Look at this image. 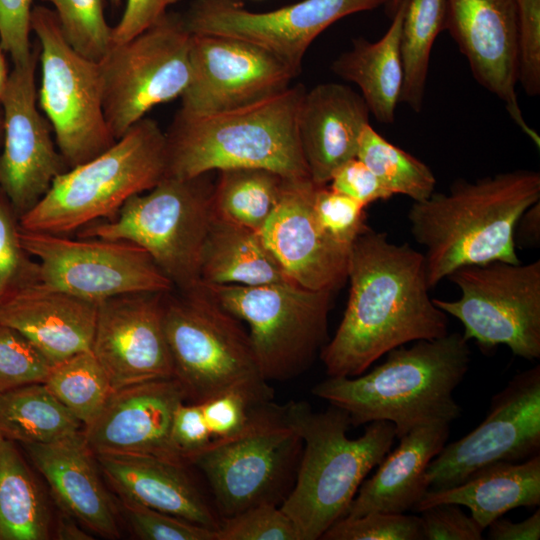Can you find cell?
<instances>
[{"label":"cell","instance_id":"obj_1","mask_svg":"<svg viewBox=\"0 0 540 540\" xmlns=\"http://www.w3.org/2000/svg\"><path fill=\"white\" fill-rule=\"evenodd\" d=\"M349 298L320 352L328 377H356L390 350L448 333V316L428 291L424 255L367 227L353 242Z\"/></svg>","mask_w":540,"mask_h":540},{"label":"cell","instance_id":"obj_2","mask_svg":"<svg viewBox=\"0 0 540 540\" xmlns=\"http://www.w3.org/2000/svg\"><path fill=\"white\" fill-rule=\"evenodd\" d=\"M540 201V173L518 169L455 180L408 211L411 234L426 248L430 289L454 270L491 261L520 263L514 240L521 215Z\"/></svg>","mask_w":540,"mask_h":540},{"label":"cell","instance_id":"obj_3","mask_svg":"<svg viewBox=\"0 0 540 540\" xmlns=\"http://www.w3.org/2000/svg\"><path fill=\"white\" fill-rule=\"evenodd\" d=\"M471 361L468 341L459 332L410 347L401 345L386 360L356 377H328L312 394L344 410L351 426L389 421L396 438L423 426L449 423L460 417L453 393Z\"/></svg>","mask_w":540,"mask_h":540},{"label":"cell","instance_id":"obj_4","mask_svg":"<svg viewBox=\"0 0 540 540\" xmlns=\"http://www.w3.org/2000/svg\"><path fill=\"white\" fill-rule=\"evenodd\" d=\"M305 91L297 84L209 115L178 111L165 133L166 176L186 179L224 169L263 168L285 178H310L297 128Z\"/></svg>","mask_w":540,"mask_h":540},{"label":"cell","instance_id":"obj_5","mask_svg":"<svg viewBox=\"0 0 540 540\" xmlns=\"http://www.w3.org/2000/svg\"><path fill=\"white\" fill-rule=\"evenodd\" d=\"M287 422L303 442L294 484L280 505L300 540L321 539L348 512L359 487L391 450L396 438L389 421L368 423L362 436L347 437L348 414L333 405L314 412L306 402L285 405Z\"/></svg>","mask_w":540,"mask_h":540},{"label":"cell","instance_id":"obj_6","mask_svg":"<svg viewBox=\"0 0 540 540\" xmlns=\"http://www.w3.org/2000/svg\"><path fill=\"white\" fill-rule=\"evenodd\" d=\"M200 285L163 297V326L173 377L186 400L200 403L237 392L254 405L271 402L273 389L259 368L249 334Z\"/></svg>","mask_w":540,"mask_h":540},{"label":"cell","instance_id":"obj_7","mask_svg":"<svg viewBox=\"0 0 540 540\" xmlns=\"http://www.w3.org/2000/svg\"><path fill=\"white\" fill-rule=\"evenodd\" d=\"M166 174L165 133L144 117L110 148L58 175L19 217V227L56 235L77 232L112 219L129 198L152 189Z\"/></svg>","mask_w":540,"mask_h":540},{"label":"cell","instance_id":"obj_8","mask_svg":"<svg viewBox=\"0 0 540 540\" xmlns=\"http://www.w3.org/2000/svg\"><path fill=\"white\" fill-rule=\"evenodd\" d=\"M209 174L166 176L148 193L129 198L112 219L77 231V237L130 241L148 252L176 290H192L200 285L201 252L213 215Z\"/></svg>","mask_w":540,"mask_h":540},{"label":"cell","instance_id":"obj_9","mask_svg":"<svg viewBox=\"0 0 540 540\" xmlns=\"http://www.w3.org/2000/svg\"><path fill=\"white\" fill-rule=\"evenodd\" d=\"M302 449L285 405L271 401L254 409L242 433L212 441L188 465L203 473L222 519L262 503L280 506L294 484Z\"/></svg>","mask_w":540,"mask_h":540},{"label":"cell","instance_id":"obj_10","mask_svg":"<svg viewBox=\"0 0 540 540\" xmlns=\"http://www.w3.org/2000/svg\"><path fill=\"white\" fill-rule=\"evenodd\" d=\"M202 285L227 312L249 325L252 347L267 381L300 375L329 341L328 315L335 292L295 282Z\"/></svg>","mask_w":540,"mask_h":540},{"label":"cell","instance_id":"obj_11","mask_svg":"<svg viewBox=\"0 0 540 540\" xmlns=\"http://www.w3.org/2000/svg\"><path fill=\"white\" fill-rule=\"evenodd\" d=\"M31 29L39 39V103L55 133L65 163L73 168L98 156L117 140L103 110L98 62L66 41L54 10L32 8Z\"/></svg>","mask_w":540,"mask_h":540},{"label":"cell","instance_id":"obj_12","mask_svg":"<svg viewBox=\"0 0 540 540\" xmlns=\"http://www.w3.org/2000/svg\"><path fill=\"white\" fill-rule=\"evenodd\" d=\"M192 33L183 15L166 13L98 62L103 110L116 140L158 104L181 97L191 73Z\"/></svg>","mask_w":540,"mask_h":540},{"label":"cell","instance_id":"obj_13","mask_svg":"<svg viewBox=\"0 0 540 540\" xmlns=\"http://www.w3.org/2000/svg\"><path fill=\"white\" fill-rule=\"evenodd\" d=\"M447 278L461 297L432 300L462 323L467 341L485 350L505 345L529 361L540 358V260L462 266Z\"/></svg>","mask_w":540,"mask_h":540},{"label":"cell","instance_id":"obj_14","mask_svg":"<svg viewBox=\"0 0 540 540\" xmlns=\"http://www.w3.org/2000/svg\"><path fill=\"white\" fill-rule=\"evenodd\" d=\"M36 258L38 282L91 303L130 293H167L174 286L148 252L126 240L69 238L19 227Z\"/></svg>","mask_w":540,"mask_h":540},{"label":"cell","instance_id":"obj_15","mask_svg":"<svg viewBox=\"0 0 540 540\" xmlns=\"http://www.w3.org/2000/svg\"><path fill=\"white\" fill-rule=\"evenodd\" d=\"M540 451V366L520 372L494 394L484 420L445 444L425 474L427 490L460 484L497 462L524 461Z\"/></svg>","mask_w":540,"mask_h":540},{"label":"cell","instance_id":"obj_16","mask_svg":"<svg viewBox=\"0 0 540 540\" xmlns=\"http://www.w3.org/2000/svg\"><path fill=\"white\" fill-rule=\"evenodd\" d=\"M391 0H302L267 12L244 9L235 0H194L184 17L192 34L233 37L258 45L298 75L312 42L341 18Z\"/></svg>","mask_w":540,"mask_h":540},{"label":"cell","instance_id":"obj_17","mask_svg":"<svg viewBox=\"0 0 540 540\" xmlns=\"http://www.w3.org/2000/svg\"><path fill=\"white\" fill-rule=\"evenodd\" d=\"M190 65L179 111L192 116L255 103L284 91L297 76L264 48L215 34H192Z\"/></svg>","mask_w":540,"mask_h":540},{"label":"cell","instance_id":"obj_18","mask_svg":"<svg viewBox=\"0 0 540 540\" xmlns=\"http://www.w3.org/2000/svg\"><path fill=\"white\" fill-rule=\"evenodd\" d=\"M39 50V46L34 47L26 63L14 65L1 101L0 189L18 218L45 195L58 175L68 170L36 105Z\"/></svg>","mask_w":540,"mask_h":540},{"label":"cell","instance_id":"obj_19","mask_svg":"<svg viewBox=\"0 0 540 540\" xmlns=\"http://www.w3.org/2000/svg\"><path fill=\"white\" fill-rule=\"evenodd\" d=\"M165 293H130L97 305L91 352L114 392L134 384L173 377L163 326Z\"/></svg>","mask_w":540,"mask_h":540},{"label":"cell","instance_id":"obj_20","mask_svg":"<svg viewBox=\"0 0 540 540\" xmlns=\"http://www.w3.org/2000/svg\"><path fill=\"white\" fill-rule=\"evenodd\" d=\"M517 0H446L444 30L466 58L473 78L497 97L510 118L537 147L516 93Z\"/></svg>","mask_w":540,"mask_h":540},{"label":"cell","instance_id":"obj_21","mask_svg":"<svg viewBox=\"0 0 540 540\" xmlns=\"http://www.w3.org/2000/svg\"><path fill=\"white\" fill-rule=\"evenodd\" d=\"M317 186L309 177L285 178L260 234L293 282L336 292L347 281L351 247L333 241L321 229L313 210Z\"/></svg>","mask_w":540,"mask_h":540},{"label":"cell","instance_id":"obj_22","mask_svg":"<svg viewBox=\"0 0 540 540\" xmlns=\"http://www.w3.org/2000/svg\"><path fill=\"white\" fill-rule=\"evenodd\" d=\"M185 401L174 377L127 386L113 392L82 434L94 455L144 454L183 463L171 446L170 431L175 410Z\"/></svg>","mask_w":540,"mask_h":540},{"label":"cell","instance_id":"obj_23","mask_svg":"<svg viewBox=\"0 0 540 540\" xmlns=\"http://www.w3.org/2000/svg\"><path fill=\"white\" fill-rule=\"evenodd\" d=\"M97 304L34 282L0 301V323L26 337L53 365L90 351Z\"/></svg>","mask_w":540,"mask_h":540},{"label":"cell","instance_id":"obj_24","mask_svg":"<svg viewBox=\"0 0 540 540\" xmlns=\"http://www.w3.org/2000/svg\"><path fill=\"white\" fill-rule=\"evenodd\" d=\"M369 117L363 97L347 85L329 82L305 91L297 128L309 176L316 185H328L343 164L356 158Z\"/></svg>","mask_w":540,"mask_h":540},{"label":"cell","instance_id":"obj_25","mask_svg":"<svg viewBox=\"0 0 540 540\" xmlns=\"http://www.w3.org/2000/svg\"><path fill=\"white\" fill-rule=\"evenodd\" d=\"M21 445L64 513L103 537H119L115 504L81 431L51 443Z\"/></svg>","mask_w":540,"mask_h":540},{"label":"cell","instance_id":"obj_26","mask_svg":"<svg viewBox=\"0 0 540 540\" xmlns=\"http://www.w3.org/2000/svg\"><path fill=\"white\" fill-rule=\"evenodd\" d=\"M119 498L216 531L220 516L194 480L188 465L144 454L95 455Z\"/></svg>","mask_w":540,"mask_h":540},{"label":"cell","instance_id":"obj_27","mask_svg":"<svg viewBox=\"0 0 540 540\" xmlns=\"http://www.w3.org/2000/svg\"><path fill=\"white\" fill-rule=\"evenodd\" d=\"M449 423L420 427L399 438V445L362 482L345 517L373 511L406 513L427 491L425 471L442 450L450 434Z\"/></svg>","mask_w":540,"mask_h":540},{"label":"cell","instance_id":"obj_28","mask_svg":"<svg viewBox=\"0 0 540 540\" xmlns=\"http://www.w3.org/2000/svg\"><path fill=\"white\" fill-rule=\"evenodd\" d=\"M438 504L467 507L483 530L512 509L539 506L540 454L520 462L493 463L458 485L427 490L413 511L421 512Z\"/></svg>","mask_w":540,"mask_h":540},{"label":"cell","instance_id":"obj_29","mask_svg":"<svg viewBox=\"0 0 540 540\" xmlns=\"http://www.w3.org/2000/svg\"><path fill=\"white\" fill-rule=\"evenodd\" d=\"M406 0H401L386 33L377 41L364 38L353 41L341 53L331 70L340 78L356 84L370 114L380 123L393 124L403 86L400 34Z\"/></svg>","mask_w":540,"mask_h":540},{"label":"cell","instance_id":"obj_30","mask_svg":"<svg viewBox=\"0 0 540 540\" xmlns=\"http://www.w3.org/2000/svg\"><path fill=\"white\" fill-rule=\"evenodd\" d=\"M285 282L293 281L260 232L213 213L201 252V284L259 286Z\"/></svg>","mask_w":540,"mask_h":540},{"label":"cell","instance_id":"obj_31","mask_svg":"<svg viewBox=\"0 0 540 540\" xmlns=\"http://www.w3.org/2000/svg\"><path fill=\"white\" fill-rule=\"evenodd\" d=\"M50 513L13 441L0 435V540H46Z\"/></svg>","mask_w":540,"mask_h":540},{"label":"cell","instance_id":"obj_32","mask_svg":"<svg viewBox=\"0 0 540 540\" xmlns=\"http://www.w3.org/2000/svg\"><path fill=\"white\" fill-rule=\"evenodd\" d=\"M81 426L44 382L0 392V435L13 442L51 443Z\"/></svg>","mask_w":540,"mask_h":540},{"label":"cell","instance_id":"obj_33","mask_svg":"<svg viewBox=\"0 0 540 540\" xmlns=\"http://www.w3.org/2000/svg\"><path fill=\"white\" fill-rule=\"evenodd\" d=\"M212 193L213 213L260 232L281 195L285 177L263 168L218 171Z\"/></svg>","mask_w":540,"mask_h":540},{"label":"cell","instance_id":"obj_34","mask_svg":"<svg viewBox=\"0 0 540 540\" xmlns=\"http://www.w3.org/2000/svg\"><path fill=\"white\" fill-rule=\"evenodd\" d=\"M446 0H406L400 34L403 86L400 103L423 108L431 51L444 30Z\"/></svg>","mask_w":540,"mask_h":540},{"label":"cell","instance_id":"obj_35","mask_svg":"<svg viewBox=\"0 0 540 540\" xmlns=\"http://www.w3.org/2000/svg\"><path fill=\"white\" fill-rule=\"evenodd\" d=\"M356 158L362 161L393 195L402 194L414 202L435 192L436 178L421 160L382 137L370 124L363 127Z\"/></svg>","mask_w":540,"mask_h":540},{"label":"cell","instance_id":"obj_36","mask_svg":"<svg viewBox=\"0 0 540 540\" xmlns=\"http://www.w3.org/2000/svg\"><path fill=\"white\" fill-rule=\"evenodd\" d=\"M44 383L84 427L98 417L114 392L91 350L53 364Z\"/></svg>","mask_w":540,"mask_h":540},{"label":"cell","instance_id":"obj_37","mask_svg":"<svg viewBox=\"0 0 540 540\" xmlns=\"http://www.w3.org/2000/svg\"><path fill=\"white\" fill-rule=\"evenodd\" d=\"M55 7L61 31L70 46L84 57L99 62L112 46L103 0H44Z\"/></svg>","mask_w":540,"mask_h":540},{"label":"cell","instance_id":"obj_38","mask_svg":"<svg viewBox=\"0 0 540 540\" xmlns=\"http://www.w3.org/2000/svg\"><path fill=\"white\" fill-rule=\"evenodd\" d=\"M323 540H423L420 516L373 511L344 517L321 537Z\"/></svg>","mask_w":540,"mask_h":540},{"label":"cell","instance_id":"obj_39","mask_svg":"<svg viewBox=\"0 0 540 540\" xmlns=\"http://www.w3.org/2000/svg\"><path fill=\"white\" fill-rule=\"evenodd\" d=\"M51 367L26 337L0 323V392L44 382Z\"/></svg>","mask_w":540,"mask_h":540},{"label":"cell","instance_id":"obj_40","mask_svg":"<svg viewBox=\"0 0 540 540\" xmlns=\"http://www.w3.org/2000/svg\"><path fill=\"white\" fill-rule=\"evenodd\" d=\"M18 219L0 189V301L15 289L38 282V264L21 244Z\"/></svg>","mask_w":540,"mask_h":540},{"label":"cell","instance_id":"obj_41","mask_svg":"<svg viewBox=\"0 0 540 540\" xmlns=\"http://www.w3.org/2000/svg\"><path fill=\"white\" fill-rule=\"evenodd\" d=\"M215 533L216 540H300L293 521L271 503L222 518Z\"/></svg>","mask_w":540,"mask_h":540},{"label":"cell","instance_id":"obj_42","mask_svg":"<svg viewBox=\"0 0 540 540\" xmlns=\"http://www.w3.org/2000/svg\"><path fill=\"white\" fill-rule=\"evenodd\" d=\"M364 209L358 201L328 185H318L315 189V217L324 233L343 246L351 247L355 239L368 227Z\"/></svg>","mask_w":540,"mask_h":540},{"label":"cell","instance_id":"obj_43","mask_svg":"<svg viewBox=\"0 0 540 540\" xmlns=\"http://www.w3.org/2000/svg\"><path fill=\"white\" fill-rule=\"evenodd\" d=\"M133 533L143 540H216L214 530L177 516L120 499Z\"/></svg>","mask_w":540,"mask_h":540},{"label":"cell","instance_id":"obj_44","mask_svg":"<svg viewBox=\"0 0 540 540\" xmlns=\"http://www.w3.org/2000/svg\"><path fill=\"white\" fill-rule=\"evenodd\" d=\"M517 82L528 96L540 94V0H517Z\"/></svg>","mask_w":540,"mask_h":540},{"label":"cell","instance_id":"obj_45","mask_svg":"<svg viewBox=\"0 0 540 540\" xmlns=\"http://www.w3.org/2000/svg\"><path fill=\"white\" fill-rule=\"evenodd\" d=\"M199 405L212 441L230 439L242 433L250 423L254 409L259 406L237 392L217 395Z\"/></svg>","mask_w":540,"mask_h":540},{"label":"cell","instance_id":"obj_46","mask_svg":"<svg viewBox=\"0 0 540 540\" xmlns=\"http://www.w3.org/2000/svg\"><path fill=\"white\" fill-rule=\"evenodd\" d=\"M423 540H482L483 529L456 504H438L421 512Z\"/></svg>","mask_w":540,"mask_h":540},{"label":"cell","instance_id":"obj_47","mask_svg":"<svg viewBox=\"0 0 540 540\" xmlns=\"http://www.w3.org/2000/svg\"><path fill=\"white\" fill-rule=\"evenodd\" d=\"M32 0H0V46L14 65L26 63L33 52L30 43Z\"/></svg>","mask_w":540,"mask_h":540},{"label":"cell","instance_id":"obj_48","mask_svg":"<svg viewBox=\"0 0 540 540\" xmlns=\"http://www.w3.org/2000/svg\"><path fill=\"white\" fill-rule=\"evenodd\" d=\"M170 442L178 459L188 460L212 442V436L199 403H181L175 410Z\"/></svg>","mask_w":540,"mask_h":540},{"label":"cell","instance_id":"obj_49","mask_svg":"<svg viewBox=\"0 0 540 540\" xmlns=\"http://www.w3.org/2000/svg\"><path fill=\"white\" fill-rule=\"evenodd\" d=\"M329 187L358 201L364 207L393 196L358 158L343 164L332 176Z\"/></svg>","mask_w":540,"mask_h":540},{"label":"cell","instance_id":"obj_50","mask_svg":"<svg viewBox=\"0 0 540 540\" xmlns=\"http://www.w3.org/2000/svg\"><path fill=\"white\" fill-rule=\"evenodd\" d=\"M180 0H126L123 15L112 28V45L123 43L157 22Z\"/></svg>","mask_w":540,"mask_h":540},{"label":"cell","instance_id":"obj_51","mask_svg":"<svg viewBox=\"0 0 540 540\" xmlns=\"http://www.w3.org/2000/svg\"><path fill=\"white\" fill-rule=\"evenodd\" d=\"M487 538L490 540H539L540 510L520 522L498 518L488 525Z\"/></svg>","mask_w":540,"mask_h":540},{"label":"cell","instance_id":"obj_52","mask_svg":"<svg viewBox=\"0 0 540 540\" xmlns=\"http://www.w3.org/2000/svg\"><path fill=\"white\" fill-rule=\"evenodd\" d=\"M515 244L537 247L540 242V201L529 207L519 218L514 230Z\"/></svg>","mask_w":540,"mask_h":540},{"label":"cell","instance_id":"obj_53","mask_svg":"<svg viewBox=\"0 0 540 540\" xmlns=\"http://www.w3.org/2000/svg\"><path fill=\"white\" fill-rule=\"evenodd\" d=\"M57 538L63 540H87L92 537L79 528L72 517L64 513V516L59 518L58 521Z\"/></svg>","mask_w":540,"mask_h":540},{"label":"cell","instance_id":"obj_54","mask_svg":"<svg viewBox=\"0 0 540 540\" xmlns=\"http://www.w3.org/2000/svg\"><path fill=\"white\" fill-rule=\"evenodd\" d=\"M3 51L4 50L0 46V105H1V101H2L4 91H5L6 86H7L8 78H9V74H8V70H7V64H6V60H5Z\"/></svg>","mask_w":540,"mask_h":540},{"label":"cell","instance_id":"obj_55","mask_svg":"<svg viewBox=\"0 0 540 540\" xmlns=\"http://www.w3.org/2000/svg\"><path fill=\"white\" fill-rule=\"evenodd\" d=\"M401 0H391L389 3L390 10L394 14Z\"/></svg>","mask_w":540,"mask_h":540},{"label":"cell","instance_id":"obj_56","mask_svg":"<svg viewBox=\"0 0 540 540\" xmlns=\"http://www.w3.org/2000/svg\"><path fill=\"white\" fill-rule=\"evenodd\" d=\"M3 140V120L2 115L0 114V146Z\"/></svg>","mask_w":540,"mask_h":540},{"label":"cell","instance_id":"obj_57","mask_svg":"<svg viewBox=\"0 0 540 540\" xmlns=\"http://www.w3.org/2000/svg\"><path fill=\"white\" fill-rule=\"evenodd\" d=\"M109 1H110V3H111L112 5H114V6H119L120 3H121V0H109Z\"/></svg>","mask_w":540,"mask_h":540}]
</instances>
